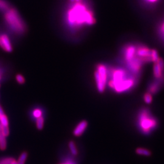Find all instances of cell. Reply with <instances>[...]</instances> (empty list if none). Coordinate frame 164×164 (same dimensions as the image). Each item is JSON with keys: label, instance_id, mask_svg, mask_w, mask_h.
Wrapping results in <instances>:
<instances>
[{"label": "cell", "instance_id": "obj_1", "mask_svg": "<svg viewBox=\"0 0 164 164\" xmlns=\"http://www.w3.org/2000/svg\"><path fill=\"white\" fill-rule=\"evenodd\" d=\"M108 75V86L118 94L128 93L136 88L140 77L123 67H110Z\"/></svg>", "mask_w": 164, "mask_h": 164}, {"label": "cell", "instance_id": "obj_2", "mask_svg": "<svg viewBox=\"0 0 164 164\" xmlns=\"http://www.w3.org/2000/svg\"><path fill=\"white\" fill-rule=\"evenodd\" d=\"M122 58L126 69L132 74L140 77L145 63L137 54L136 46L128 45L125 46L122 51Z\"/></svg>", "mask_w": 164, "mask_h": 164}, {"label": "cell", "instance_id": "obj_3", "mask_svg": "<svg viewBox=\"0 0 164 164\" xmlns=\"http://www.w3.org/2000/svg\"><path fill=\"white\" fill-rule=\"evenodd\" d=\"M137 126L144 135H150L159 126V120L148 108L140 109L137 115Z\"/></svg>", "mask_w": 164, "mask_h": 164}, {"label": "cell", "instance_id": "obj_4", "mask_svg": "<svg viewBox=\"0 0 164 164\" xmlns=\"http://www.w3.org/2000/svg\"><path fill=\"white\" fill-rule=\"evenodd\" d=\"M77 2L75 5L68 12V21L71 23L79 25V24H86L93 25L96 23V19L91 11L86 10L84 5Z\"/></svg>", "mask_w": 164, "mask_h": 164}, {"label": "cell", "instance_id": "obj_5", "mask_svg": "<svg viewBox=\"0 0 164 164\" xmlns=\"http://www.w3.org/2000/svg\"><path fill=\"white\" fill-rule=\"evenodd\" d=\"M4 20L8 27L15 34L18 35L24 34L26 30V25L22 19L18 10L10 7L4 13Z\"/></svg>", "mask_w": 164, "mask_h": 164}, {"label": "cell", "instance_id": "obj_6", "mask_svg": "<svg viewBox=\"0 0 164 164\" xmlns=\"http://www.w3.org/2000/svg\"><path fill=\"white\" fill-rule=\"evenodd\" d=\"M94 77L98 91L100 93H104L108 82V68L102 64H97Z\"/></svg>", "mask_w": 164, "mask_h": 164}, {"label": "cell", "instance_id": "obj_7", "mask_svg": "<svg viewBox=\"0 0 164 164\" xmlns=\"http://www.w3.org/2000/svg\"><path fill=\"white\" fill-rule=\"evenodd\" d=\"M153 78L164 83V61L161 58L153 64Z\"/></svg>", "mask_w": 164, "mask_h": 164}, {"label": "cell", "instance_id": "obj_8", "mask_svg": "<svg viewBox=\"0 0 164 164\" xmlns=\"http://www.w3.org/2000/svg\"><path fill=\"white\" fill-rule=\"evenodd\" d=\"M0 48L7 53H11L13 47L9 36L3 32H0Z\"/></svg>", "mask_w": 164, "mask_h": 164}, {"label": "cell", "instance_id": "obj_9", "mask_svg": "<svg viewBox=\"0 0 164 164\" xmlns=\"http://www.w3.org/2000/svg\"><path fill=\"white\" fill-rule=\"evenodd\" d=\"M164 86V82L153 79V80L148 83L147 85V92L150 93L153 96L155 95L161 90L162 88H163Z\"/></svg>", "mask_w": 164, "mask_h": 164}, {"label": "cell", "instance_id": "obj_10", "mask_svg": "<svg viewBox=\"0 0 164 164\" xmlns=\"http://www.w3.org/2000/svg\"><path fill=\"white\" fill-rule=\"evenodd\" d=\"M88 126V122L86 120H82L80 122L75 128L73 131V134L76 137L82 136Z\"/></svg>", "mask_w": 164, "mask_h": 164}, {"label": "cell", "instance_id": "obj_11", "mask_svg": "<svg viewBox=\"0 0 164 164\" xmlns=\"http://www.w3.org/2000/svg\"><path fill=\"white\" fill-rule=\"evenodd\" d=\"M136 153L139 155L144 156H150L151 155V152L149 150L144 148H137L136 150Z\"/></svg>", "mask_w": 164, "mask_h": 164}, {"label": "cell", "instance_id": "obj_12", "mask_svg": "<svg viewBox=\"0 0 164 164\" xmlns=\"http://www.w3.org/2000/svg\"><path fill=\"white\" fill-rule=\"evenodd\" d=\"M68 146L72 155L73 156H77L78 155V150L75 144L73 141H70L68 144Z\"/></svg>", "mask_w": 164, "mask_h": 164}, {"label": "cell", "instance_id": "obj_13", "mask_svg": "<svg viewBox=\"0 0 164 164\" xmlns=\"http://www.w3.org/2000/svg\"><path fill=\"white\" fill-rule=\"evenodd\" d=\"M10 8V4L5 0H0V10L2 12H6Z\"/></svg>", "mask_w": 164, "mask_h": 164}, {"label": "cell", "instance_id": "obj_14", "mask_svg": "<svg viewBox=\"0 0 164 164\" xmlns=\"http://www.w3.org/2000/svg\"><path fill=\"white\" fill-rule=\"evenodd\" d=\"M143 99L147 104H150L153 102V95L148 92H146L143 96Z\"/></svg>", "mask_w": 164, "mask_h": 164}, {"label": "cell", "instance_id": "obj_15", "mask_svg": "<svg viewBox=\"0 0 164 164\" xmlns=\"http://www.w3.org/2000/svg\"><path fill=\"white\" fill-rule=\"evenodd\" d=\"M44 122H45V118L43 116L38 118L36 119V126L37 129L39 130H41L43 129L44 126Z\"/></svg>", "mask_w": 164, "mask_h": 164}, {"label": "cell", "instance_id": "obj_16", "mask_svg": "<svg viewBox=\"0 0 164 164\" xmlns=\"http://www.w3.org/2000/svg\"><path fill=\"white\" fill-rule=\"evenodd\" d=\"M6 148V139L5 137L0 131V149L4 150Z\"/></svg>", "mask_w": 164, "mask_h": 164}, {"label": "cell", "instance_id": "obj_17", "mask_svg": "<svg viewBox=\"0 0 164 164\" xmlns=\"http://www.w3.org/2000/svg\"><path fill=\"white\" fill-rule=\"evenodd\" d=\"M27 153L24 151V152H23L21 155L20 156L19 158H18V161L16 162L17 164H25V162L27 159Z\"/></svg>", "mask_w": 164, "mask_h": 164}, {"label": "cell", "instance_id": "obj_18", "mask_svg": "<svg viewBox=\"0 0 164 164\" xmlns=\"http://www.w3.org/2000/svg\"><path fill=\"white\" fill-rule=\"evenodd\" d=\"M0 123L1 126H9V120L5 114L0 116Z\"/></svg>", "mask_w": 164, "mask_h": 164}, {"label": "cell", "instance_id": "obj_19", "mask_svg": "<svg viewBox=\"0 0 164 164\" xmlns=\"http://www.w3.org/2000/svg\"><path fill=\"white\" fill-rule=\"evenodd\" d=\"M42 114H43V112H42V110L40 108H36V109H34L32 112V115H33V117L35 118H38L42 116Z\"/></svg>", "mask_w": 164, "mask_h": 164}, {"label": "cell", "instance_id": "obj_20", "mask_svg": "<svg viewBox=\"0 0 164 164\" xmlns=\"http://www.w3.org/2000/svg\"><path fill=\"white\" fill-rule=\"evenodd\" d=\"M1 133L6 137L9 134V129L8 126H1Z\"/></svg>", "mask_w": 164, "mask_h": 164}, {"label": "cell", "instance_id": "obj_21", "mask_svg": "<svg viewBox=\"0 0 164 164\" xmlns=\"http://www.w3.org/2000/svg\"><path fill=\"white\" fill-rule=\"evenodd\" d=\"M16 80L19 84H23L25 82L24 77L21 74H17L16 75Z\"/></svg>", "mask_w": 164, "mask_h": 164}, {"label": "cell", "instance_id": "obj_22", "mask_svg": "<svg viewBox=\"0 0 164 164\" xmlns=\"http://www.w3.org/2000/svg\"><path fill=\"white\" fill-rule=\"evenodd\" d=\"M159 33L161 38H162V40L164 41V21L159 26Z\"/></svg>", "mask_w": 164, "mask_h": 164}, {"label": "cell", "instance_id": "obj_23", "mask_svg": "<svg viewBox=\"0 0 164 164\" xmlns=\"http://www.w3.org/2000/svg\"><path fill=\"white\" fill-rule=\"evenodd\" d=\"M144 1L148 4H154L158 2L159 0H144Z\"/></svg>", "mask_w": 164, "mask_h": 164}, {"label": "cell", "instance_id": "obj_24", "mask_svg": "<svg viewBox=\"0 0 164 164\" xmlns=\"http://www.w3.org/2000/svg\"><path fill=\"white\" fill-rule=\"evenodd\" d=\"M60 164H77L74 161H72V160H70V159H68L67 161H66L65 162H63V163Z\"/></svg>", "mask_w": 164, "mask_h": 164}, {"label": "cell", "instance_id": "obj_25", "mask_svg": "<svg viewBox=\"0 0 164 164\" xmlns=\"http://www.w3.org/2000/svg\"><path fill=\"white\" fill-rule=\"evenodd\" d=\"M70 1L72 2H75V0H70Z\"/></svg>", "mask_w": 164, "mask_h": 164}, {"label": "cell", "instance_id": "obj_26", "mask_svg": "<svg viewBox=\"0 0 164 164\" xmlns=\"http://www.w3.org/2000/svg\"><path fill=\"white\" fill-rule=\"evenodd\" d=\"M1 125L0 123V131H1Z\"/></svg>", "mask_w": 164, "mask_h": 164}, {"label": "cell", "instance_id": "obj_27", "mask_svg": "<svg viewBox=\"0 0 164 164\" xmlns=\"http://www.w3.org/2000/svg\"><path fill=\"white\" fill-rule=\"evenodd\" d=\"M1 74H0V80H1Z\"/></svg>", "mask_w": 164, "mask_h": 164}]
</instances>
